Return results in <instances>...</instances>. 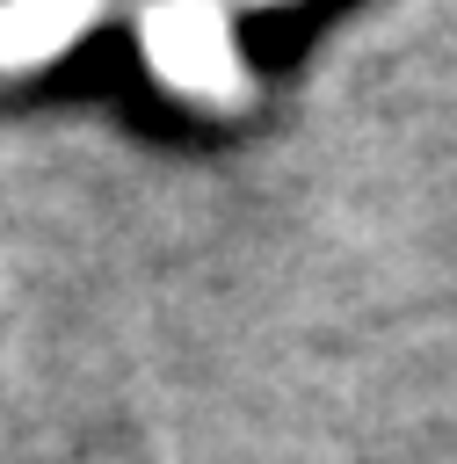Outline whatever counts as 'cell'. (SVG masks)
Here are the masks:
<instances>
[{"instance_id":"6da1fadb","label":"cell","mask_w":457,"mask_h":464,"mask_svg":"<svg viewBox=\"0 0 457 464\" xmlns=\"http://www.w3.org/2000/svg\"><path fill=\"white\" fill-rule=\"evenodd\" d=\"M145 65L152 80H167L189 102H247V58H239V29L225 7H152L138 22Z\"/></svg>"},{"instance_id":"7a4b0ae2","label":"cell","mask_w":457,"mask_h":464,"mask_svg":"<svg viewBox=\"0 0 457 464\" xmlns=\"http://www.w3.org/2000/svg\"><path fill=\"white\" fill-rule=\"evenodd\" d=\"M94 29V7H7L0 14V72H36L51 65L65 44H80Z\"/></svg>"}]
</instances>
